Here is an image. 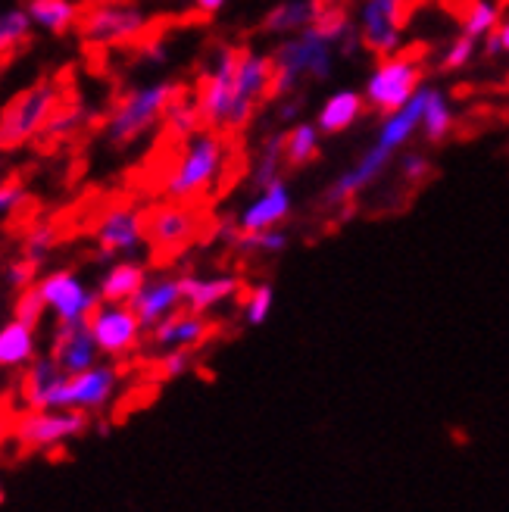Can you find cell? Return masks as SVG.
<instances>
[{
	"label": "cell",
	"mask_w": 509,
	"mask_h": 512,
	"mask_svg": "<svg viewBox=\"0 0 509 512\" xmlns=\"http://www.w3.org/2000/svg\"><path fill=\"white\" fill-rule=\"evenodd\" d=\"M194 4H197V10L203 16H213V13H219L225 7V0H194Z\"/></svg>",
	"instance_id": "b9f144b4"
},
{
	"label": "cell",
	"mask_w": 509,
	"mask_h": 512,
	"mask_svg": "<svg viewBox=\"0 0 509 512\" xmlns=\"http://www.w3.org/2000/svg\"><path fill=\"white\" fill-rule=\"evenodd\" d=\"M69 375L60 369V363L54 356H41V360H32V366L19 375V400L25 409H47L50 397L60 388Z\"/></svg>",
	"instance_id": "9a60e30c"
},
{
	"label": "cell",
	"mask_w": 509,
	"mask_h": 512,
	"mask_svg": "<svg viewBox=\"0 0 509 512\" xmlns=\"http://www.w3.org/2000/svg\"><path fill=\"white\" fill-rule=\"evenodd\" d=\"M422 132H425L428 144H441L453 132V113L447 104V94L435 85H431V94H428L425 110H422Z\"/></svg>",
	"instance_id": "4316f807"
},
{
	"label": "cell",
	"mask_w": 509,
	"mask_h": 512,
	"mask_svg": "<svg viewBox=\"0 0 509 512\" xmlns=\"http://www.w3.org/2000/svg\"><path fill=\"white\" fill-rule=\"evenodd\" d=\"M91 325V335L97 341V347L110 353V356H129L138 350L141 344V319L135 316V310L129 303H116V306H104V297L94 306V310L85 316Z\"/></svg>",
	"instance_id": "ba28073f"
},
{
	"label": "cell",
	"mask_w": 509,
	"mask_h": 512,
	"mask_svg": "<svg viewBox=\"0 0 509 512\" xmlns=\"http://www.w3.org/2000/svg\"><path fill=\"white\" fill-rule=\"evenodd\" d=\"M350 13H347V7L344 4H319V13H316V19H313V29L328 41V44H338L341 38H344V32L350 29Z\"/></svg>",
	"instance_id": "1f68e13d"
},
{
	"label": "cell",
	"mask_w": 509,
	"mask_h": 512,
	"mask_svg": "<svg viewBox=\"0 0 509 512\" xmlns=\"http://www.w3.org/2000/svg\"><path fill=\"white\" fill-rule=\"evenodd\" d=\"M232 138H225L222 132H197L188 141V150L182 163H178V172L169 182L166 194L169 197H203L207 188L219 178L225 153Z\"/></svg>",
	"instance_id": "8992f818"
},
{
	"label": "cell",
	"mask_w": 509,
	"mask_h": 512,
	"mask_svg": "<svg viewBox=\"0 0 509 512\" xmlns=\"http://www.w3.org/2000/svg\"><path fill=\"white\" fill-rule=\"evenodd\" d=\"M497 38H500L503 54H509V22H500V25H497Z\"/></svg>",
	"instance_id": "7bdbcfd3"
},
{
	"label": "cell",
	"mask_w": 509,
	"mask_h": 512,
	"mask_svg": "<svg viewBox=\"0 0 509 512\" xmlns=\"http://www.w3.org/2000/svg\"><path fill=\"white\" fill-rule=\"evenodd\" d=\"M13 422H16V409L10 403V394L0 400V444L7 438H13Z\"/></svg>",
	"instance_id": "ab89813d"
},
{
	"label": "cell",
	"mask_w": 509,
	"mask_h": 512,
	"mask_svg": "<svg viewBox=\"0 0 509 512\" xmlns=\"http://www.w3.org/2000/svg\"><path fill=\"white\" fill-rule=\"evenodd\" d=\"M322 0H282L278 7H272L263 22H260V32L266 35H294L310 29L316 13H319Z\"/></svg>",
	"instance_id": "ffe728a7"
},
{
	"label": "cell",
	"mask_w": 509,
	"mask_h": 512,
	"mask_svg": "<svg viewBox=\"0 0 509 512\" xmlns=\"http://www.w3.org/2000/svg\"><path fill=\"white\" fill-rule=\"evenodd\" d=\"M32 360H35V328L13 319L4 331H0V366L16 369Z\"/></svg>",
	"instance_id": "603a6c76"
},
{
	"label": "cell",
	"mask_w": 509,
	"mask_h": 512,
	"mask_svg": "<svg viewBox=\"0 0 509 512\" xmlns=\"http://www.w3.org/2000/svg\"><path fill=\"white\" fill-rule=\"evenodd\" d=\"M29 175H32V166H19V169H10L0 175V210H10L19 197H25V185H29Z\"/></svg>",
	"instance_id": "e575fe53"
},
{
	"label": "cell",
	"mask_w": 509,
	"mask_h": 512,
	"mask_svg": "<svg viewBox=\"0 0 509 512\" xmlns=\"http://www.w3.org/2000/svg\"><path fill=\"white\" fill-rule=\"evenodd\" d=\"M285 141H288V132H272L263 147H260V157H257V166H253V188H269L275 178H282V169H285Z\"/></svg>",
	"instance_id": "d4e9b609"
},
{
	"label": "cell",
	"mask_w": 509,
	"mask_h": 512,
	"mask_svg": "<svg viewBox=\"0 0 509 512\" xmlns=\"http://www.w3.org/2000/svg\"><path fill=\"white\" fill-rule=\"evenodd\" d=\"M29 10L54 35L75 29V0H29Z\"/></svg>",
	"instance_id": "f546056e"
},
{
	"label": "cell",
	"mask_w": 509,
	"mask_h": 512,
	"mask_svg": "<svg viewBox=\"0 0 509 512\" xmlns=\"http://www.w3.org/2000/svg\"><path fill=\"white\" fill-rule=\"evenodd\" d=\"M44 200L41 197H32V194H25V197H19L13 207L7 210V219H4V235L7 238H13V241H22L25 235L32 232L35 225H41L44 222Z\"/></svg>",
	"instance_id": "83f0119b"
},
{
	"label": "cell",
	"mask_w": 509,
	"mask_h": 512,
	"mask_svg": "<svg viewBox=\"0 0 509 512\" xmlns=\"http://www.w3.org/2000/svg\"><path fill=\"white\" fill-rule=\"evenodd\" d=\"M219 219L210 213L207 197H169L138 210V235L150 247V266L166 269L194 244L216 238Z\"/></svg>",
	"instance_id": "6da1fadb"
},
{
	"label": "cell",
	"mask_w": 509,
	"mask_h": 512,
	"mask_svg": "<svg viewBox=\"0 0 509 512\" xmlns=\"http://www.w3.org/2000/svg\"><path fill=\"white\" fill-rule=\"evenodd\" d=\"M428 175H431V163L425 153H403L400 178H406V182H425Z\"/></svg>",
	"instance_id": "f35d334b"
},
{
	"label": "cell",
	"mask_w": 509,
	"mask_h": 512,
	"mask_svg": "<svg viewBox=\"0 0 509 512\" xmlns=\"http://www.w3.org/2000/svg\"><path fill=\"white\" fill-rule=\"evenodd\" d=\"M394 153L385 150L381 144H372L360 160H356L341 178H335L332 185H328V191L322 194V207L325 210H338V207H347V203L356 197V194H363L366 188H372L381 172H385V166L391 163Z\"/></svg>",
	"instance_id": "8fae6325"
},
{
	"label": "cell",
	"mask_w": 509,
	"mask_h": 512,
	"mask_svg": "<svg viewBox=\"0 0 509 512\" xmlns=\"http://www.w3.org/2000/svg\"><path fill=\"white\" fill-rule=\"evenodd\" d=\"M29 47H32V32H29L25 13L13 10L0 16V75H4Z\"/></svg>",
	"instance_id": "7402d4cb"
},
{
	"label": "cell",
	"mask_w": 509,
	"mask_h": 512,
	"mask_svg": "<svg viewBox=\"0 0 509 512\" xmlns=\"http://www.w3.org/2000/svg\"><path fill=\"white\" fill-rule=\"evenodd\" d=\"M500 25V4L497 0H472L466 19H463V35L469 38H488L491 32H497Z\"/></svg>",
	"instance_id": "4dcf8cb0"
},
{
	"label": "cell",
	"mask_w": 509,
	"mask_h": 512,
	"mask_svg": "<svg viewBox=\"0 0 509 512\" xmlns=\"http://www.w3.org/2000/svg\"><path fill=\"white\" fill-rule=\"evenodd\" d=\"M178 285H182V303L191 313H207V310H213V306H219L222 300L235 297L241 291V281L235 275H222V278L185 275V278H178Z\"/></svg>",
	"instance_id": "d6986e66"
},
{
	"label": "cell",
	"mask_w": 509,
	"mask_h": 512,
	"mask_svg": "<svg viewBox=\"0 0 509 512\" xmlns=\"http://www.w3.org/2000/svg\"><path fill=\"white\" fill-rule=\"evenodd\" d=\"M288 216H291V191L282 178H275V182L263 188V194L241 213L238 222L244 232H266V228L282 225Z\"/></svg>",
	"instance_id": "2e32d148"
},
{
	"label": "cell",
	"mask_w": 509,
	"mask_h": 512,
	"mask_svg": "<svg viewBox=\"0 0 509 512\" xmlns=\"http://www.w3.org/2000/svg\"><path fill=\"white\" fill-rule=\"evenodd\" d=\"M144 285H147L144 266L119 263V266L110 269V275L104 278V285H100V297H104V303H129Z\"/></svg>",
	"instance_id": "cb8c5ba5"
},
{
	"label": "cell",
	"mask_w": 509,
	"mask_h": 512,
	"mask_svg": "<svg viewBox=\"0 0 509 512\" xmlns=\"http://www.w3.org/2000/svg\"><path fill=\"white\" fill-rule=\"evenodd\" d=\"M363 107H366L363 94H356V91H335L322 104L319 119H316V128H319L322 135H341V132H347V128L356 119L363 116Z\"/></svg>",
	"instance_id": "44dd1931"
},
{
	"label": "cell",
	"mask_w": 509,
	"mask_h": 512,
	"mask_svg": "<svg viewBox=\"0 0 509 512\" xmlns=\"http://www.w3.org/2000/svg\"><path fill=\"white\" fill-rule=\"evenodd\" d=\"M403 4L406 0H366L363 4L360 35H363V47L369 50V54L388 60L400 50V44H403V32H400Z\"/></svg>",
	"instance_id": "30bf717a"
},
{
	"label": "cell",
	"mask_w": 509,
	"mask_h": 512,
	"mask_svg": "<svg viewBox=\"0 0 509 512\" xmlns=\"http://www.w3.org/2000/svg\"><path fill=\"white\" fill-rule=\"evenodd\" d=\"M272 300H275L272 285H257V288H253L247 294V300H244V319H247V325H263L269 319V313H272Z\"/></svg>",
	"instance_id": "d590c367"
},
{
	"label": "cell",
	"mask_w": 509,
	"mask_h": 512,
	"mask_svg": "<svg viewBox=\"0 0 509 512\" xmlns=\"http://www.w3.org/2000/svg\"><path fill=\"white\" fill-rule=\"evenodd\" d=\"M288 235L285 232H278V228H266V232H241L232 238V247L235 253H241V256H253V253H260V256H278L285 247H288Z\"/></svg>",
	"instance_id": "f1b7e54d"
},
{
	"label": "cell",
	"mask_w": 509,
	"mask_h": 512,
	"mask_svg": "<svg viewBox=\"0 0 509 512\" xmlns=\"http://www.w3.org/2000/svg\"><path fill=\"white\" fill-rule=\"evenodd\" d=\"M335 72L332 44H328L313 25L297 32L294 38H285L272 50V88L269 100L288 97L303 75H310L313 82H328Z\"/></svg>",
	"instance_id": "3957f363"
},
{
	"label": "cell",
	"mask_w": 509,
	"mask_h": 512,
	"mask_svg": "<svg viewBox=\"0 0 509 512\" xmlns=\"http://www.w3.org/2000/svg\"><path fill=\"white\" fill-rule=\"evenodd\" d=\"M319 138H322V132L313 122H297L285 141V166L288 169L310 166L319 157Z\"/></svg>",
	"instance_id": "484cf974"
},
{
	"label": "cell",
	"mask_w": 509,
	"mask_h": 512,
	"mask_svg": "<svg viewBox=\"0 0 509 512\" xmlns=\"http://www.w3.org/2000/svg\"><path fill=\"white\" fill-rule=\"evenodd\" d=\"M91 428L85 409H22L13 422V441L25 453H41L72 441Z\"/></svg>",
	"instance_id": "5b68a950"
},
{
	"label": "cell",
	"mask_w": 509,
	"mask_h": 512,
	"mask_svg": "<svg viewBox=\"0 0 509 512\" xmlns=\"http://www.w3.org/2000/svg\"><path fill=\"white\" fill-rule=\"evenodd\" d=\"M300 110H303V100H300V97H291V100H285L282 110H278V122H294Z\"/></svg>",
	"instance_id": "60d3db41"
},
{
	"label": "cell",
	"mask_w": 509,
	"mask_h": 512,
	"mask_svg": "<svg viewBox=\"0 0 509 512\" xmlns=\"http://www.w3.org/2000/svg\"><path fill=\"white\" fill-rule=\"evenodd\" d=\"M191 366H194V347H175V350H166L160 360H154L150 369H154L157 381H169V378L185 375Z\"/></svg>",
	"instance_id": "836d02e7"
},
{
	"label": "cell",
	"mask_w": 509,
	"mask_h": 512,
	"mask_svg": "<svg viewBox=\"0 0 509 512\" xmlns=\"http://www.w3.org/2000/svg\"><path fill=\"white\" fill-rule=\"evenodd\" d=\"M175 88H178V82H163L154 88L132 91V88H122L116 79L110 100H107V110H104V116H107L104 132H107L110 144L125 147L135 138H141L144 132H150V125L163 119Z\"/></svg>",
	"instance_id": "7a4b0ae2"
},
{
	"label": "cell",
	"mask_w": 509,
	"mask_h": 512,
	"mask_svg": "<svg viewBox=\"0 0 509 512\" xmlns=\"http://www.w3.org/2000/svg\"><path fill=\"white\" fill-rule=\"evenodd\" d=\"M138 241H141V235H138V210H135V203H122V207H116L107 216V222L100 225L97 256H100V260H107V256H116V253H129Z\"/></svg>",
	"instance_id": "ac0fdd59"
},
{
	"label": "cell",
	"mask_w": 509,
	"mask_h": 512,
	"mask_svg": "<svg viewBox=\"0 0 509 512\" xmlns=\"http://www.w3.org/2000/svg\"><path fill=\"white\" fill-rule=\"evenodd\" d=\"M38 269H41V263H35V260H29V256H22V253H19L16 260L7 266V281H10V288L22 291V288L35 285Z\"/></svg>",
	"instance_id": "74e56055"
},
{
	"label": "cell",
	"mask_w": 509,
	"mask_h": 512,
	"mask_svg": "<svg viewBox=\"0 0 509 512\" xmlns=\"http://www.w3.org/2000/svg\"><path fill=\"white\" fill-rule=\"evenodd\" d=\"M119 372L122 369L116 366H91L79 375H69L50 397L47 409H85V413L104 409L116 391Z\"/></svg>",
	"instance_id": "9c48e42d"
},
{
	"label": "cell",
	"mask_w": 509,
	"mask_h": 512,
	"mask_svg": "<svg viewBox=\"0 0 509 512\" xmlns=\"http://www.w3.org/2000/svg\"><path fill=\"white\" fill-rule=\"evenodd\" d=\"M41 291H44L47 306H54V310H57L60 322H79L100 303V291L97 294H85L72 272L47 275L41 281Z\"/></svg>",
	"instance_id": "5bb4252c"
},
{
	"label": "cell",
	"mask_w": 509,
	"mask_h": 512,
	"mask_svg": "<svg viewBox=\"0 0 509 512\" xmlns=\"http://www.w3.org/2000/svg\"><path fill=\"white\" fill-rule=\"evenodd\" d=\"M419 79H422V66H419V57H388L381 60L369 82H366V107L375 110V113H394L400 110L406 100H410L419 88Z\"/></svg>",
	"instance_id": "52a82bcc"
},
{
	"label": "cell",
	"mask_w": 509,
	"mask_h": 512,
	"mask_svg": "<svg viewBox=\"0 0 509 512\" xmlns=\"http://www.w3.org/2000/svg\"><path fill=\"white\" fill-rule=\"evenodd\" d=\"M216 325L203 319V313H191L188 306H178L166 319H160L150 328V344L157 350H175V347H200L213 338Z\"/></svg>",
	"instance_id": "7c38bea8"
},
{
	"label": "cell",
	"mask_w": 509,
	"mask_h": 512,
	"mask_svg": "<svg viewBox=\"0 0 509 512\" xmlns=\"http://www.w3.org/2000/svg\"><path fill=\"white\" fill-rule=\"evenodd\" d=\"M57 97H60L57 69L38 75L29 88L13 94L0 107V153H13L25 144H32V138L44 128L50 113H54Z\"/></svg>",
	"instance_id": "277c9868"
},
{
	"label": "cell",
	"mask_w": 509,
	"mask_h": 512,
	"mask_svg": "<svg viewBox=\"0 0 509 512\" xmlns=\"http://www.w3.org/2000/svg\"><path fill=\"white\" fill-rule=\"evenodd\" d=\"M325 4H344V0H325Z\"/></svg>",
	"instance_id": "ee69618b"
},
{
	"label": "cell",
	"mask_w": 509,
	"mask_h": 512,
	"mask_svg": "<svg viewBox=\"0 0 509 512\" xmlns=\"http://www.w3.org/2000/svg\"><path fill=\"white\" fill-rule=\"evenodd\" d=\"M44 310H47V300H44L41 285H29V288H22V291H19L16 306H13V316H16L22 325L38 328V325H41Z\"/></svg>",
	"instance_id": "d6a6232c"
},
{
	"label": "cell",
	"mask_w": 509,
	"mask_h": 512,
	"mask_svg": "<svg viewBox=\"0 0 509 512\" xmlns=\"http://www.w3.org/2000/svg\"><path fill=\"white\" fill-rule=\"evenodd\" d=\"M129 306L135 310V316L141 319L144 328H154L160 319H166L172 310H178V306H182V285H178L175 278L150 281V285H144L129 300Z\"/></svg>",
	"instance_id": "e0dca14e"
},
{
	"label": "cell",
	"mask_w": 509,
	"mask_h": 512,
	"mask_svg": "<svg viewBox=\"0 0 509 512\" xmlns=\"http://www.w3.org/2000/svg\"><path fill=\"white\" fill-rule=\"evenodd\" d=\"M472 57H475V38L460 35L456 41H450L447 50L441 54V69H444V72H460L463 66L472 63Z\"/></svg>",
	"instance_id": "8d00e7d4"
},
{
	"label": "cell",
	"mask_w": 509,
	"mask_h": 512,
	"mask_svg": "<svg viewBox=\"0 0 509 512\" xmlns=\"http://www.w3.org/2000/svg\"><path fill=\"white\" fill-rule=\"evenodd\" d=\"M97 341L91 335V325L88 319L79 322H60L57 325V335H54V347H50V356L60 363V369L66 375H79L85 369L94 366L97 360Z\"/></svg>",
	"instance_id": "4fadbf2b"
}]
</instances>
